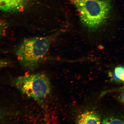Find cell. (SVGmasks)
Returning <instances> with one entry per match:
<instances>
[{"instance_id":"6da1fadb","label":"cell","mask_w":124,"mask_h":124,"mask_svg":"<svg viewBox=\"0 0 124 124\" xmlns=\"http://www.w3.org/2000/svg\"><path fill=\"white\" fill-rule=\"evenodd\" d=\"M78 12L80 21L88 28L101 26L109 18L112 8L110 0H70Z\"/></svg>"},{"instance_id":"7a4b0ae2","label":"cell","mask_w":124,"mask_h":124,"mask_svg":"<svg viewBox=\"0 0 124 124\" xmlns=\"http://www.w3.org/2000/svg\"><path fill=\"white\" fill-rule=\"evenodd\" d=\"M49 42L45 37L26 39L18 46L16 55L20 63L29 70L36 69L49 50Z\"/></svg>"},{"instance_id":"3957f363","label":"cell","mask_w":124,"mask_h":124,"mask_svg":"<svg viewBox=\"0 0 124 124\" xmlns=\"http://www.w3.org/2000/svg\"><path fill=\"white\" fill-rule=\"evenodd\" d=\"M13 83L22 93L39 102L47 96L51 90L49 79L43 74L18 77L14 80Z\"/></svg>"},{"instance_id":"277c9868","label":"cell","mask_w":124,"mask_h":124,"mask_svg":"<svg viewBox=\"0 0 124 124\" xmlns=\"http://www.w3.org/2000/svg\"><path fill=\"white\" fill-rule=\"evenodd\" d=\"M31 0H0V8L2 11L14 12L21 11Z\"/></svg>"},{"instance_id":"5b68a950","label":"cell","mask_w":124,"mask_h":124,"mask_svg":"<svg viewBox=\"0 0 124 124\" xmlns=\"http://www.w3.org/2000/svg\"><path fill=\"white\" fill-rule=\"evenodd\" d=\"M78 124H100L101 118L99 115L95 111H87L78 116L77 120Z\"/></svg>"},{"instance_id":"8992f818","label":"cell","mask_w":124,"mask_h":124,"mask_svg":"<svg viewBox=\"0 0 124 124\" xmlns=\"http://www.w3.org/2000/svg\"><path fill=\"white\" fill-rule=\"evenodd\" d=\"M110 74L113 82L124 84V66L116 67L113 73H110Z\"/></svg>"},{"instance_id":"52a82bcc","label":"cell","mask_w":124,"mask_h":124,"mask_svg":"<svg viewBox=\"0 0 124 124\" xmlns=\"http://www.w3.org/2000/svg\"><path fill=\"white\" fill-rule=\"evenodd\" d=\"M102 124H124V120L122 117L114 115L106 116L102 121Z\"/></svg>"},{"instance_id":"ba28073f","label":"cell","mask_w":124,"mask_h":124,"mask_svg":"<svg viewBox=\"0 0 124 124\" xmlns=\"http://www.w3.org/2000/svg\"><path fill=\"white\" fill-rule=\"evenodd\" d=\"M117 100L124 104V92L121 93L117 98Z\"/></svg>"},{"instance_id":"9c48e42d","label":"cell","mask_w":124,"mask_h":124,"mask_svg":"<svg viewBox=\"0 0 124 124\" xmlns=\"http://www.w3.org/2000/svg\"><path fill=\"white\" fill-rule=\"evenodd\" d=\"M117 90L121 93L124 92V86L118 89Z\"/></svg>"}]
</instances>
